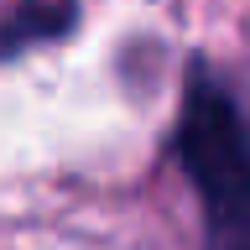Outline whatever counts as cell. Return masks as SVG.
Masks as SVG:
<instances>
[{
    "mask_svg": "<svg viewBox=\"0 0 250 250\" xmlns=\"http://www.w3.org/2000/svg\"><path fill=\"white\" fill-rule=\"evenodd\" d=\"M177 151L198 188L208 250H250V136L208 78L193 83L183 104Z\"/></svg>",
    "mask_w": 250,
    "mask_h": 250,
    "instance_id": "obj_1",
    "label": "cell"
}]
</instances>
